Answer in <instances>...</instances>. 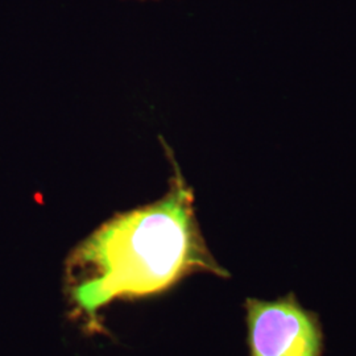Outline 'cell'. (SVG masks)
Segmentation results:
<instances>
[{
  "label": "cell",
  "instance_id": "cell-1",
  "mask_svg": "<svg viewBox=\"0 0 356 356\" xmlns=\"http://www.w3.org/2000/svg\"><path fill=\"white\" fill-rule=\"evenodd\" d=\"M163 147L173 169L165 195L113 216L67 259L70 300L92 325L97 313L116 298L164 292L198 272L229 277L206 245L193 189L164 140Z\"/></svg>",
  "mask_w": 356,
  "mask_h": 356
},
{
  "label": "cell",
  "instance_id": "cell-2",
  "mask_svg": "<svg viewBox=\"0 0 356 356\" xmlns=\"http://www.w3.org/2000/svg\"><path fill=\"white\" fill-rule=\"evenodd\" d=\"M251 356H321L322 332L317 317L289 294L273 302H245Z\"/></svg>",
  "mask_w": 356,
  "mask_h": 356
}]
</instances>
